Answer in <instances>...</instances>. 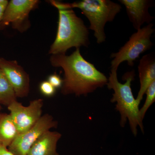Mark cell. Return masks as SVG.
<instances>
[{"mask_svg": "<svg viewBox=\"0 0 155 155\" xmlns=\"http://www.w3.org/2000/svg\"><path fill=\"white\" fill-rule=\"evenodd\" d=\"M50 61L53 67L64 70L61 93L65 95L86 96L107 83V76L83 58L80 48L70 55H51Z\"/></svg>", "mask_w": 155, "mask_h": 155, "instance_id": "6da1fadb", "label": "cell"}, {"mask_svg": "<svg viewBox=\"0 0 155 155\" xmlns=\"http://www.w3.org/2000/svg\"><path fill=\"white\" fill-rule=\"evenodd\" d=\"M49 2L58 9L59 13L57 35L50 48L49 54H66L71 48L88 47L90 45L88 28L83 20L69 7L68 3L55 0Z\"/></svg>", "mask_w": 155, "mask_h": 155, "instance_id": "7a4b0ae2", "label": "cell"}, {"mask_svg": "<svg viewBox=\"0 0 155 155\" xmlns=\"http://www.w3.org/2000/svg\"><path fill=\"white\" fill-rule=\"evenodd\" d=\"M117 70H111L108 78L107 86L109 89L114 92L111 99L112 103H116V110L121 115L120 124L124 127L127 120L134 135L137 134V127L139 126L144 132L143 121L140 116V104L134 97L131 88V83L134 80V71L127 72L124 75L125 83L119 82L117 78Z\"/></svg>", "mask_w": 155, "mask_h": 155, "instance_id": "3957f363", "label": "cell"}, {"mask_svg": "<svg viewBox=\"0 0 155 155\" xmlns=\"http://www.w3.org/2000/svg\"><path fill=\"white\" fill-rule=\"evenodd\" d=\"M70 8L80 9L81 13L88 19V29L94 31L97 43L106 41L105 26L108 22L113 21L121 11V5L110 0H82L68 3Z\"/></svg>", "mask_w": 155, "mask_h": 155, "instance_id": "277c9868", "label": "cell"}, {"mask_svg": "<svg viewBox=\"0 0 155 155\" xmlns=\"http://www.w3.org/2000/svg\"><path fill=\"white\" fill-rule=\"evenodd\" d=\"M154 31L152 23L137 30L118 52L111 54L110 58L113 60L111 61V70L117 71L120 64L125 61H127L130 67L133 66L140 56L153 46L151 38Z\"/></svg>", "mask_w": 155, "mask_h": 155, "instance_id": "5b68a950", "label": "cell"}, {"mask_svg": "<svg viewBox=\"0 0 155 155\" xmlns=\"http://www.w3.org/2000/svg\"><path fill=\"white\" fill-rule=\"evenodd\" d=\"M58 125V122L54 120L52 116L45 114L33 127L18 134L8 149L14 155H27L37 140L47 131L57 127Z\"/></svg>", "mask_w": 155, "mask_h": 155, "instance_id": "8992f818", "label": "cell"}, {"mask_svg": "<svg viewBox=\"0 0 155 155\" xmlns=\"http://www.w3.org/2000/svg\"><path fill=\"white\" fill-rule=\"evenodd\" d=\"M38 0H11L8 2L4 15L0 29L12 24L14 29L20 32L27 30L30 22L28 20L31 11L38 5Z\"/></svg>", "mask_w": 155, "mask_h": 155, "instance_id": "52a82bcc", "label": "cell"}, {"mask_svg": "<svg viewBox=\"0 0 155 155\" xmlns=\"http://www.w3.org/2000/svg\"><path fill=\"white\" fill-rule=\"evenodd\" d=\"M43 104V100L38 99L31 101L27 107L16 101L8 107L19 134L29 130L36 124L41 117Z\"/></svg>", "mask_w": 155, "mask_h": 155, "instance_id": "ba28073f", "label": "cell"}, {"mask_svg": "<svg viewBox=\"0 0 155 155\" xmlns=\"http://www.w3.org/2000/svg\"><path fill=\"white\" fill-rule=\"evenodd\" d=\"M0 68L13 87L17 97H25L30 90L29 75L16 61L0 58Z\"/></svg>", "mask_w": 155, "mask_h": 155, "instance_id": "9c48e42d", "label": "cell"}, {"mask_svg": "<svg viewBox=\"0 0 155 155\" xmlns=\"http://www.w3.org/2000/svg\"><path fill=\"white\" fill-rule=\"evenodd\" d=\"M125 6L127 17L134 28L138 30L145 23H151L153 17L151 16L149 8L153 6L150 0H119Z\"/></svg>", "mask_w": 155, "mask_h": 155, "instance_id": "30bf717a", "label": "cell"}, {"mask_svg": "<svg viewBox=\"0 0 155 155\" xmlns=\"http://www.w3.org/2000/svg\"><path fill=\"white\" fill-rule=\"evenodd\" d=\"M140 88L136 99L140 104L148 87L155 81V58L153 54L145 55L138 66Z\"/></svg>", "mask_w": 155, "mask_h": 155, "instance_id": "8fae6325", "label": "cell"}, {"mask_svg": "<svg viewBox=\"0 0 155 155\" xmlns=\"http://www.w3.org/2000/svg\"><path fill=\"white\" fill-rule=\"evenodd\" d=\"M61 137L58 131H47L34 143L27 155H59L57 144Z\"/></svg>", "mask_w": 155, "mask_h": 155, "instance_id": "7c38bea8", "label": "cell"}, {"mask_svg": "<svg viewBox=\"0 0 155 155\" xmlns=\"http://www.w3.org/2000/svg\"><path fill=\"white\" fill-rule=\"evenodd\" d=\"M18 134L10 114L0 113V145L8 148Z\"/></svg>", "mask_w": 155, "mask_h": 155, "instance_id": "4fadbf2b", "label": "cell"}, {"mask_svg": "<svg viewBox=\"0 0 155 155\" xmlns=\"http://www.w3.org/2000/svg\"><path fill=\"white\" fill-rule=\"evenodd\" d=\"M17 98L11 84L0 68V105L8 107L17 101Z\"/></svg>", "mask_w": 155, "mask_h": 155, "instance_id": "5bb4252c", "label": "cell"}, {"mask_svg": "<svg viewBox=\"0 0 155 155\" xmlns=\"http://www.w3.org/2000/svg\"><path fill=\"white\" fill-rule=\"evenodd\" d=\"M145 94H147L146 99L143 106L140 109V116L142 121H143L145 114L149 108L155 101V81L150 84L147 89Z\"/></svg>", "mask_w": 155, "mask_h": 155, "instance_id": "9a60e30c", "label": "cell"}, {"mask_svg": "<svg viewBox=\"0 0 155 155\" xmlns=\"http://www.w3.org/2000/svg\"><path fill=\"white\" fill-rule=\"evenodd\" d=\"M39 90L45 96L52 97L56 92V88L53 86L48 81H44L39 84Z\"/></svg>", "mask_w": 155, "mask_h": 155, "instance_id": "2e32d148", "label": "cell"}, {"mask_svg": "<svg viewBox=\"0 0 155 155\" xmlns=\"http://www.w3.org/2000/svg\"><path fill=\"white\" fill-rule=\"evenodd\" d=\"M48 81L55 88L61 87L63 84V80L61 76L57 73H53L50 75L48 78Z\"/></svg>", "mask_w": 155, "mask_h": 155, "instance_id": "e0dca14e", "label": "cell"}, {"mask_svg": "<svg viewBox=\"0 0 155 155\" xmlns=\"http://www.w3.org/2000/svg\"><path fill=\"white\" fill-rule=\"evenodd\" d=\"M8 3V1L7 0H2V2L0 3V26H1V22L2 19L4 12Z\"/></svg>", "mask_w": 155, "mask_h": 155, "instance_id": "ac0fdd59", "label": "cell"}, {"mask_svg": "<svg viewBox=\"0 0 155 155\" xmlns=\"http://www.w3.org/2000/svg\"><path fill=\"white\" fill-rule=\"evenodd\" d=\"M0 155H14L9 150L8 148L0 145Z\"/></svg>", "mask_w": 155, "mask_h": 155, "instance_id": "d6986e66", "label": "cell"}, {"mask_svg": "<svg viewBox=\"0 0 155 155\" xmlns=\"http://www.w3.org/2000/svg\"><path fill=\"white\" fill-rule=\"evenodd\" d=\"M2 106L0 105V113H1V110H2Z\"/></svg>", "mask_w": 155, "mask_h": 155, "instance_id": "ffe728a7", "label": "cell"}]
</instances>
